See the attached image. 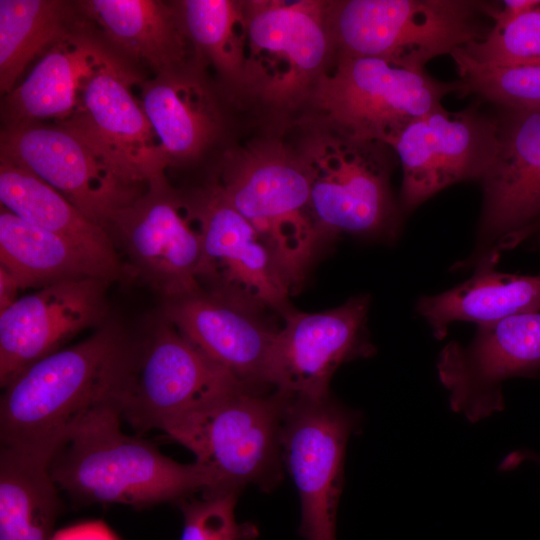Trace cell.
<instances>
[{
	"label": "cell",
	"instance_id": "1",
	"mask_svg": "<svg viewBox=\"0 0 540 540\" xmlns=\"http://www.w3.org/2000/svg\"><path fill=\"white\" fill-rule=\"evenodd\" d=\"M136 338L109 319L82 341L30 364L2 388L1 445L53 455L88 412L118 405Z\"/></svg>",
	"mask_w": 540,
	"mask_h": 540
},
{
	"label": "cell",
	"instance_id": "2",
	"mask_svg": "<svg viewBox=\"0 0 540 540\" xmlns=\"http://www.w3.org/2000/svg\"><path fill=\"white\" fill-rule=\"evenodd\" d=\"M121 419L116 403L101 405L53 453L50 474L74 502L142 509L215 491L216 478L207 467L174 461L149 441L123 433Z\"/></svg>",
	"mask_w": 540,
	"mask_h": 540
},
{
	"label": "cell",
	"instance_id": "3",
	"mask_svg": "<svg viewBox=\"0 0 540 540\" xmlns=\"http://www.w3.org/2000/svg\"><path fill=\"white\" fill-rule=\"evenodd\" d=\"M489 3L470 0H346L328 4L340 56L376 57L415 70L482 38Z\"/></svg>",
	"mask_w": 540,
	"mask_h": 540
},
{
	"label": "cell",
	"instance_id": "4",
	"mask_svg": "<svg viewBox=\"0 0 540 540\" xmlns=\"http://www.w3.org/2000/svg\"><path fill=\"white\" fill-rule=\"evenodd\" d=\"M216 184L256 230L291 293L300 289L323 243L302 157L279 146L259 149L228 159Z\"/></svg>",
	"mask_w": 540,
	"mask_h": 540
},
{
	"label": "cell",
	"instance_id": "5",
	"mask_svg": "<svg viewBox=\"0 0 540 540\" xmlns=\"http://www.w3.org/2000/svg\"><path fill=\"white\" fill-rule=\"evenodd\" d=\"M292 396L239 391L198 410L165 433L195 455L216 478L210 495L248 485L269 491L282 479V428ZM209 496V495H205Z\"/></svg>",
	"mask_w": 540,
	"mask_h": 540
},
{
	"label": "cell",
	"instance_id": "6",
	"mask_svg": "<svg viewBox=\"0 0 540 540\" xmlns=\"http://www.w3.org/2000/svg\"><path fill=\"white\" fill-rule=\"evenodd\" d=\"M388 147L336 131L309 142L301 157L322 242L340 234L389 242L398 237L402 211L390 186Z\"/></svg>",
	"mask_w": 540,
	"mask_h": 540
},
{
	"label": "cell",
	"instance_id": "7",
	"mask_svg": "<svg viewBox=\"0 0 540 540\" xmlns=\"http://www.w3.org/2000/svg\"><path fill=\"white\" fill-rule=\"evenodd\" d=\"M243 390L250 391L160 312L145 334L136 338L118 406L121 418L137 432H166L184 417Z\"/></svg>",
	"mask_w": 540,
	"mask_h": 540
},
{
	"label": "cell",
	"instance_id": "8",
	"mask_svg": "<svg viewBox=\"0 0 540 540\" xmlns=\"http://www.w3.org/2000/svg\"><path fill=\"white\" fill-rule=\"evenodd\" d=\"M459 81L442 82L376 57L340 56L335 69L316 82L315 100L334 131L390 145L413 121L443 107L460 93Z\"/></svg>",
	"mask_w": 540,
	"mask_h": 540
},
{
	"label": "cell",
	"instance_id": "9",
	"mask_svg": "<svg viewBox=\"0 0 540 540\" xmlns=\"http://www.w3.org/2000/svg\"><path fill=\"white\" fill-rule=\"evenodd\" d=\"M497 117V149L479 181L475 246L455 270L496 267L501 252L532 236L540 222V109L502 108Z\"/></svg>",
	"mask_w": 540,
	"mask_h": 540
},
{
	"label": "cell",
	"instance_id": "10",
	"mask_svg": "<svg viewBox=\"0 0 540 540\" xmlns=\"http://www.w3.org/2000/svg\"><path fill=\"white\" fill-rule=\"evenodd\" d=\"M182 196L200 239L201 290L260 312L290 310L292 293L270 251L217 184Z\"/></svg>",
	"mask_w": 540,
	"mask_h": 540
},
{
	"label": "cell",
	"instance_id": "11",
	"mask_svg": "<svg viewBox=\"0 0 540 540\" xmlns=\"http://www.w3.org/2000/svg\"><path fill=\"white\" fill-rule=\"evenodd\" d=\"M245 5L246 51L241 81L268 102L290 105L317 82L334 43L328 4L253 1Z\"/></svg>",
	"mask_w": 540,
	"mask_h": 540
},
{
	"label": "cell",
	"instance_id": "12",
	"mask_svg": "<svg viewBox=\"0 0 540 540\" xmlns=\"http://www.w3.org/2000/svg\"><path fill=\"white\" fill-rule=\"evenodd\" d=\"M360 415L333 399L292 397L282 428L284 469L301 505L299 533L305 540H336L345 450Z\"/></svg>",
	"mask_w": 540,
	"mask_h": 540
},
{
	"label": "cell",
	"instance_id": "13",
	"mask_svg": "<svg viewBox=\"0 0 540 540\" xmlns=\"http://www.w3.org/2000/svg\"><path fill=\"white\" fill-rule=\"evenodd\" d=\"M108 232L129 273L163 301L201 290L197 281L200 239L182 194L166 179L118 210Z\"/></svg>",
	"mask_w": 540,
	"mask_h": 540
},
{
	"label": "cell",
	"instance_id": "14",
	"mask_svg": "<svg viewBox=\"0 0 540 540\" xmlns=\"http://www.w3.org/2000/svg\"><path fill=\"white\" fill-rule=\"evenodd\" d=\"M131 75L109 54L81 80L73 114L61 123L125 185L165 178L167 167Z\"/></svg>",
	"mask_w": 540,
	"mask_h": 540
},
{
	"label": "cell",
	"instance_id": "15",
	"mask_svg": "<svg viewBox=\"0 0 540 540\" xmlns=\"http://www.w3.org/2000/svg\"><path fill=\"white\" fill-rule=\"evenodd\" d=\"M498 144V117L477 104L440 107L413 121L390 143L403 171L400 209L409 213L443 189L480 181Z\"/></svg>",
	"mask_w": 540,
	"mask_h": 540
},
{
	"label": "cell",
	"instance_id": "16",
	"mask_svg": "<svg viewBox=\"0 0 540 540\" xmlns=\"http://www.w3.org/2000/svg\"><path fill=\"white\" fill-rule=\"evenodd\" d=\"M369 305L368 295H358L322 312L288 310L267 356V387L292 397L329 394L343 363L374 353L366 328Z\"/></svg>",
	"mask_w": 540,
	"mask_h": 540
},
{
	"label": "cell",
	"instance_id": "17",
	"mask_svg": "<svg viewBox=\"0 0 540 540\" xmlns=\"http://www.w3.org/2000/svg\"><path fill=\"white\" fill-rule=\"evenodd\" d=\"M437 372L451 409L475 423L502 411V383L540 372V312L478 325L472 341H451L439 353Z\"/></svg>",
	"mask_w": 540,
	"mask_h": 540
},
{
	"label": "cell",
	"instance_id": "18",
	"mask_svg": "<svg viewBox=\"0 0 540 540\" xmlns=\"http://www.w3.org/2000/svg\"><path fill=\"white\" fill-rule=\"evenodd\" d=\"M107 280L87 277L36 289L0 312V386L110 319Z\"/></svg>",
	"mask_w": 540,
	"mask_h": 540
},
{
	"label": "cell",
	"instance_id": "19",
	"mask_svg": "<svg viewBox=\"0 0 540 540\" xmlns=\"http://www.w3.org/2000/svg\"><path fill=\"white\" fill-rule=\"evenodd\" d=\"M1 155L50 185L105 230L118 210L142 194L122 183L78 135L62 125L4 128Z\"/></svg>",
	"mask_w": 540,
	"mask_h": 540
},
{
	"label": "cell",
	"instance_id": "20",
	"mask_svg": "<svg viewBox=\"0 0 540 540\" xmlns=\"http://www.w3.org/2000/svg\"><path fill=\"white\" fill-rule=\"evenodd\" d=\"M161 313L246 388L265 392L267 356L278 329L260 312L203 291L163 301Z\"/></svg>",
	"mask_w": 540,
	"mask_h": 540
},
{
	"label": "cell",
	"instance_id": "21",
	"mask_svg": "<svg viewBox=\"0 0 540 540\" xmlns=\"http://www.w3.org/2000/svg\"><path fill=\"white\" fill-rule=\"evenodd\" d=\"M1 206L26 222L73 244L111 282L130 279L108 232L58 191L13 160L0 157Z\"/></svg>",
	"mask_w": 540,
	"mask_h": 540
},
{
	"label": "cell",
	"instance_id": "22",
	"mask_svg": "<svg viewBox=\"0 0 540 540\" xmlns=\"http://www.w3.org/2000/svg\"><path fill=\"white\" fill-rule=\"evenodd\" d=\"M108 53L86 35L63 41L48 50L27 78L6 94L4 128L67 120L75 111L82 78Z\"/></svg>",
	"mask_w": 540,
	"mask_h": 540
},
{
	"label": "cell",
	"instance_id": "23",
	"mask_svg": "<svg viewBox=\"0 0 540 540\" xmlns=\"http://www.w3.org/2000/svg\"><path fill=\"white\" fill-rule=\"evenodd\" d=\"M80 5L107 39L126 55L147 63L158 74L181 71L191 42L174 4L88 0Z\"/></svg>",
	"mask_w": 540,
	"mask_h": 540
},
{
	"label": "cell",
	"instance_id": "24",
	"mask_svg": "<svg viewBox=\"0 0 540 540\" xmlns=\"http://www.w3.org/2000/svg\"><path fill=\"white\" fill-rule=\"evenodd\" d=\"M141 103L167 166L195 159L217 132L219 118L211 95L183 70L143 83Z\"/></svg>",
	"mask_w": 540,
	"mask_h": 540
},
{
	"label": "cell",
	"instance_id": "25",
	"mask_svg": "<svg viewBox=\"0 0 540 540\" xmlns=\"http://www.w3.org/2000/svg\"><path fill=\"white\" fill-rule=\"evenodd\" d=\"M416 311L439 340L453 322H474L478 326L540 312V275L507 274L496 271V267H481L462 284L419 298Z\"/></svg>",
	"mask_w": 540,
	"mask_h": 540
},
{
	"label": "cell",
	"instance_id": "26",
	"mask_svg": "<svg viewBox=\"0 0 540 540\" xmlns=\"http://www.w3.org/2000/svg\"><path fill=\"white\" fill-rule=\"evenodd\" d=\"M45 451L1 445L0 540H52L62 508Z\"/></svg>",
	"mask_w": 540,
	"mask_h": 540
},
{
	"label": "cell",
	"instance_id": "27",
	"mask_svg": "<svg viewBox=\"0 0 540 540\" xmlns=\"http://www.w3.org/2000/svg\"><path fill=\"white\" fill-rule=\"evenodd\" d=\"M0 266L14 276L21 290L87 277L109 281L104 271L69 241L2 206Z\"/></svg>",
	"mask_w": 540,
	"mask_h": 540
},
{
	"label": "cell",
	"instance_id": "28",
	"mask_svg": "<svg viewBox=\"0 0 540 540\" xmlns=\"http://www.w3.org/2000/svg\"><path fill=\"white\" fill-rule=\"evenodd\" d=\"M83 35L76 5L61 0H0V89L9 93L40 53Z\"/></svg>",
	"mask_w": 540,
	"mask_h": 540
},
{
	"label": "cell",
	"instance_id": "29",
	"mask_svg": "<svg viewBox=\"0 0 540 540\" xmlns=\"http://www.w3.org/2000/svg\"><path fill=\"white\" fill-rule=\"evenodd\" d=\"M191 44L231 81H241L246 51L245 5L230 0L174 4Z\"/></svg>",
	"mask_w": 540,
	"mask_h": 540
},
{
	"label": "cell",
	"instance_id": "30",
	"mask_svg": "<svg viewBox=\"0 0 540 540\" xmlns=\"http://www.w3.org/2000/svg\"><path fill=\"white\" fill-rule=\"evenodd\" d=\"M451 56L460 76L461 95H476L504 109H540V65L483 64L460 48Z\"/></svg>",
	"mask_w": 540,
	"mask_h": 540
},
{
	"label": "cell",
	"instance_id": "31",
	"mask_svg": "<svg viewBox=\"0 0 540 540\" xmlns=\"http://www.w3.org/2000/svg\"><path fill=\"white\" fill-rule=\"evenodd\" d=\"M473 60L496 66L540 65V5L501 24L460 48Z\"/></svg>",
	"mask_w": 540,
	"mask_h": 540
},
{
	"label": "cell",
	"instance_id": "32",
	"mask_svg": "<svg viewBox=\"0 0 540 540\" xmlns=\"http://www.w3.org/2000/svg\"><path fill=\"white\" fill-rule=\"evenodd\" d=\"M237 493L182 499L178 506L184 525L180 540H254L259 532L252 523L235 518Z\"/></svg>",
	"mask_w": 540,
	"mask_h": 540
},
{
	"label": "cell",
	"instance_id": "33",
	"mask_svg": "<svg viewBox=\"0 0 540 540\" xmlns=\"http://www.w3.org/2000/svg\"><path fill=\"white\" fill-rule=\"evenodd\" d=\"M52 540H117L101 522H86L54 534Z\"/></svg>",
	"mask_w": 540,
	"mask_h": 540
},
{
	"label": "cell",
	"instance_id": "34",
	"mask_svg": "<svg viewBox=\"0 0 540 540\" xmlns=\"http://www.w3.org/2000/svg\"><path fill=\"white\" fill-rule=\"evenodd\" d=\"M20 286L14 276L0 266V312L10 307L17 299Z\"/></svg>",
	"mask_w": 540,
	"mask_h": 540
},
{
	"label": "cell",
	"instance_id": "35",
	"mask_svg": "<svg viewBox=\"0 0 540 540\" xmlns=\"http://www.w3.org/2000/svg\"><path fill=\"white\" fill-rule=\"evenodd\" d=\"M525 460L534 461L540 465V454L532 451L518 450L508 455L500 465L501 470H510Z\"/></svg>",
	"mask_w": 540,
	"mask_h": 540
},
{
	"label": "cell",
	"instance_id": "36",
	"mask_svg": "<svg viewBox=\"0 0 540 540\" xmlns=\"http://www.w3.org/2000/svg\"><path fill=\"white\" fill-rule=\"evenodd\" d=\"M538 232H540V222H539V223L536 225V227L534 228L532 235H534V234H536V233H538Z\"/></svg>",
	"mask_w": 540,
	"mask_h": 540
},
{
	"label": "cell",
	"instance_id": "37",
	"mask_svg": "<svg viewBox=\"0 0 540 540\" xmlns=\"http://www.w3.org/2000/svg\"><path fill=\"white\" fill-rule=\"evenodd\" d=\"M538 242H539V244H540V234H539V236H538Z\"/></svg>",
	"mask_w": 540,
	"mask_h": 540
}]
</instances>
